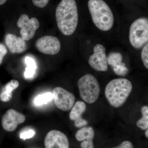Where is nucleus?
Returning <instances> with one entry per match:
<instances>
[{"label":"nucleus","mask_w":148,"mask_h":148,"mask_svg":"<svg viewBox=\"0 0 148 148\" xmlns=\"http://www.w3.org/2000/svg\"><path fill=\"white\" fill-rule=\"evenodd\" d=\"M58 29L65 36L73 34L78 23L77 6L75 0H61L56 11Z\"/></svg>","instance_id":"nucleus-1"},{"label":"nucleus","mask_w":148,"mask_h":148,"mask_svg":"<svg viewBox=\"0 0 148 148\" xmlns=\"http://www.w3.org/2000/svg\"><path fill=\"white\" fill-rule=\"evenodd\" d=\"M88 6L95 27L104 32L110 30L114 24L113 14L103 0H89Z\"/></svg>","instance_id":"nucleus-2"},{"label":"nucleus","mask_w":148,"mask_h":148,"mask_svg":"<svg viewBox=\"0 0 148 148\" xmlns=\"http://www.w3.org/2000/svg\"><path fill=\"white\" fill-rule=\"evenodd\" d=\"M132 89V85L125 78L115 79L107 84L105 95L111 106L118 108L123 105L129 97Z\"/></svg>","instance_id":"nucleus-3"},{"label":"nucleus","mask_w":148,"mask_h":148,"mask_svg":"<svg viewBox=\"0 0 148 148\" xmlns=\"http://www.w3.org/2000/svg\"><path fill=\"white\" fill-rule=\"evenodd\" d=\"M80 95L83 101L92 104L97 101L101 88L97 79L93 75L88 74L83 76L78 81Z\"/></svg>","instance_id":"nucleus-4"},{"label":"nucleus","mask_w":148,"mask_h":148,"mask_svg":"<svg viewBox=\"0 0 148 148\" xmlns=\"http://www.w3.org/2000/svg\"><path fill=\"white\" fill-rule=\"evenodd\" d=\"M130 42L132 47L139 49L148 43V19L147 17L137 18L130 25Z\"/></svg>","instance_id":"nucleus-5"},{"label":"nucleus","mask_w":148,"mask_h":148,"mask_svg":"<svg viewBox=\"0 0 148 148\" xmlns=\"http://www.w3.org/2000/svg\"><path fill=\"white\" fill-rule=\"evenodd\" d=\"M17 26L20 28L21 37L25 41H29L34 36L36 31L39 28L40 23L35 17L29 18L26 14H22L19 17Z\"/></svg>","instance_id":"nucleus-6"},{"label":"nucleus","mask_w":148,"mask_h":148,"mask_svg":"<svg viewBox=\"0 0 148 148\" xmlns=\"http://www.w3.org/2000/svg\"><path fill=\"white\" fill-rule=\"evenodd\" d=\"M88 64L90 67L100 72H106L108 70V57L106 49L102 45L98 44L93 49V53L89 56Z\"/></svg>","instance_id":"nucleus-7"},{"label":"nucleus","mask_w":148,"mask_h":148,"mask_svg":"<svg viewBox=\"0 0 148 148\" xmlns=\"http://www.w3.org/2000/svg\"><path fill=\"white\" fill-rule=\"evenodd\" d=\"M52 94L56 106L61 110L69 111L73 106L75 95L65 88L56 87L53 89Z\"/></svg>","instance_id":"nucleus-8"},{"label":"nucleus","mask_w":148,"mask_h":148,"mask_svg":"<svg viewBox=\"0 0 148 148\" xmlns=\"http://www.w3.org/2000/svg\"><path fill=\"white\" fill-rule=\"evenodd\" d=\"M35 46L42 53L51 55L58 53L61 48V43L58 38L51 36L40 38L36 42Z\"/></svg>","instance_id":"nucleus-9"},{"label":"nucleus","mask_w":148,"mask_h":148,"mask_svg":"<svg viewBox=\"0 0 148 148\" xmlns=\"http://www.w3.org/2000/svg\"><path fill=\"white\" fill-rule=\"evenodd\" d=\"M24 114L12 109L6 111L2 118V125L3 129L8 132H13L16 129L18 124L25 121Z\"/></svg>","instance_id":"nucleus-10"},{"label":"nucleus","mask_w":148,"mask_h":148,"mask_svg":"<svg viewBox=\"0 0 148 148\" xmlns=\"http://www.w3.org/2000/svg\"><path fill=\"white\" fill-rule=\"evenodd\" d=\"M44 144L45 148H69L68 138L59 130H52L48 132Z\"/></svg>","instance_id":"nucleus-11"},{"label":"nucleus","mask_w":148,"mask_h":148,"mask_svg":"<svg viewBox=\"0 0 148 148\" xmlns=\"http://www.w3.org/2000/svg\"><path fill=\"white\" fill-rule=\"evenodd\" d=\"M5 40L6 45L12 53H22L27 49L26 41L21 37L9 34L6 35Z\"/></svg>","instance_id":"nucleus-12"},{"label":"nucleus","mask_w":148,"mask_h":148,"mask_svg":"<svg viewBox=\"0 0 148 148\" xmlns=\"http://www.w3.org/2000/svg\"><path fill=\"white\" fill-rule=\"evenodd\" d=\"M18 81L12 79L4 86L0 92V100L3 102H8L12 98V92L19 86Z\"/></svg>","instance_id":"nucleus-13"},{"label":"nucleus","mask_w":148,"mask_h":148,"mask_svg":"<svg viewBox=\"0 0 148 148\" xmlns=\"http://www.w3.org/2000/svg\"><path fill=\"white\" fill-rule=\"evenodd\" d=\"M71 109L70 113V119L75 121L82 117V114L84 113L86 110V105L83 101H78L73 105Z\"/></svg>","instance_id":"nucleus-14"},{"label":"nucleus","mask_w":148,"mask_h":148,"mask_svg":"<svg viewBox=\"0 0 148 148\" xmlns=\"http://www.w3.org/2000/svg\"><path fill=\"white\" fill-rule=\"evenodd\" d=\"M95 135L94 130L91 127H84L77 131L75 135L76 140L79 142L84 140H93Z\"/></svg>","instance_id":"nucleus-15"},{"label":"nucleus","mask_w":148,"mask_h":148,"mask_svg":"<svg viewBox=\"0 0 148 148\" xmlns=\"http://www.w3.org/2000/svg\"><path fill=\"white\" fill-rule=\"evenodd\" d=\"M143 117L136 123L137 126L143 130H146L148 128V107L143 106L141 109Z\"/></svg>","instance_id":"nucleus-16"},{"label":"nucleus","mask_w":148,"mask_h":148,"mask_svg":"<svg viewBox=\"0 0 148 148\" xmlns=\"http://www.w3.org/2000/svg\"><path fill=\"white\" fill-rule=\"evenodd\" d=\"M53 99V94L51 92H46L44 94L38 95L35 98L34 103L36 106L47 104Z\"/></svg>","instance_id":"nucleus-17"},{"label":"nucleus","mask_w":148,"mask_h":148,"mask_svg":"<svg viewBox=\"0 0 148 148\" xmlns=\"http://www.w3.org/2000/svg\"><path fill=\"white\" fill-rule=\"evenodd\" d=\"M123 56L119 52H112L108 57V64L112 67L118 66L122 63Z\"/></svg>","instance_id":"nucleus-18"},{"label":"nucleus","mask_w":148,"mask_h":148,"mask_svg":"<svg viewBox=\"0 0 148 148\" xmlns=\"http://www.w3.org/2000/svg\"><path fill=\"white\" fill-rule=\"evenodd\" d=\"M113 68L114 73L118 75L124 76L128 73V69L125 66V64L122 62L118 66Z\"/></svg>","instance_id":"nucleus-19"},{"label":"nucleus","mask_w":148,"mask_h":148,"mask_svg":"<svg viewBox=\"0 0 148 148\" xmlns=\"http://www.w3.org/2000/svg\"><path fill=\"white\" fill-rule=\"evenodd\" d=\"M141 58L144 66L148 69V44L145 45L141 52Z\"/></svg>","instance_id":"nucleus-20"},{"label":"nucleus","mask_w":148,"mask_h":148,"mask_svg":"<svg viewBox=\"0 0 148 148\" xmlns=\"http://www.w3.org/2000/svg\"><path fill=\"white\" fill-rule=\"evenodd\" d=\"M36 69L30 66H27L24 72V77L27 79H30L33 77L35 73Z\"/></svg>","instance_id":"nucleus-21"},{"label":"nucleus","mask_w":148,"mask_h":148,"mask_svg":"<svg viewBox=\"0 0 148 148\" xmlns=\"http://www.w3.org/2000/svg\"><path fill=\"white\" fill-rule=\"evenodd\" d=\"M35 135L34 131L32 130L25 131L21 133L20 135V138L23 140H25L26 139H30L33 138Z\"/></svg>","instance_id":"nucleus-22"},{"label":"nucleus","mask_w":148,"mask_h":148,"mask_svg":"<svg viewBox=\"0 0 148 148\" xmlns=\"http://www.w3.org/2000/svg\"><path fill=\"white\" fill-rule=\"evenodd\" d=\"M88 124V123L87 121L86 120L82 118L81 117L78 119L76 120L75 121L74 125L76 127L78 128H81V127H84L86 126Z\"/></svg>","instance_id":"nucleus-23"},{"label":"nucleus","mask_w":148,"mask_h":148,"mask_svg":"<svg viewBox=\"0 0 148 148\" xmlns=\"http://www.w3.org/2000/svg\"><path fill=\"white\" fill-rule=\"evenodd\" d=\"M49 0H32L33 4L39 8H43L47 5Z\"/></svg>","instance_id":"nucleus-24"},{"label":"nucleus","mask_w":148,"mask_h":148,"mask_svg":"<svg viewBox=\"0 0 148 148\" xmlns=\"http://www.w3.org/2000/svg\"><path fill=\"white\" fill-rule=\"evenodd\" d=\"M8 53V50L5 46L0 43V65L2 63L3 59Z\"/></svg>","instance_id":"nucleus-25"},{"label":"nucleus","mask_w":148,"mask_h":148,"mask_svg":"<svg viewBox=\"0 0 148 148\" xmlns=\"http://www.w3.org/2000/svg\"><path fill=\"white\" fill-rule=\"evenodd\" d=\"M82 148H94L92 140H84L81 144Z\"/></svg>","instance_id":"nucleus-26"},{"label":"nucleus","mask_w":148,"mask_h":148,"mask_svg":"<svg viewBox=\"0 0 148 148\" xmlns=\"http://www.w3.org/2000/svg\"><path fill=\"white\" fill-rule=\"evenodd\" d=\"M112 148H134V147L131 142L128 141H125L118 147Z\"/></svg>","instance_id":"nucleus-27"},{"label":"nucleus","mask_w":148,"mask_h":148,"mask_svg":"<svg viewBox=\"0 0 148 148\" xmlns=\"http://www.w3.org/2000/svg\"><path fill=\"white\" fill-rule=\"evenodd\" d=\"M25 61L26 64H27V66L33 67V68L36 69L37 66L36 65V62H35L33 58L27 56L25 58Z\"/></svg>","instance_id":"nucleus-28"},{"label":"nucleus","mask_w":148,"mask_h":148,"mask_svg":"<svg viewBox=\"0 0 148 148\" xmlns=\"http://www.w3.org/2000/svg\"><path fill=\"white\" fill-rule=\"evenodd\" d=\"M7 0H0V5H2L6 2Z\"/></svg>","instance_id":"nucleus-29"},{"label":"nucleus","mask_w":148,"mask_h":148,"mask_svg":"<svg viewBox=\"0 0 148 148\" xmlns=\"http://www.w3.org/2000/svg\"><path fill=\"white\" fill-rule=\"evenodd\" d=\"M145 135L146 137L147 138H148V129L146 130L145 132Z\"/></svg>","instance_id":"nucleus-30"}]
</instances>
